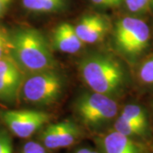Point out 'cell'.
<instances>
[{"label": "cell", "instance_id": "1", "mask_svg": "<svg viewBox=\"0 0 153 153\" xmlns=\"http://www.w3.org/2000/svg\"><path fill=\"white\" fill-rule=\"evenodd\" d=\"M11 56L29 73L53 70L56 61L44 35L37 29L22 27L10 34Z\"/></svg>", "mask_w": 153, "mask_h": 153}, {"label": "cell", "instance_id": "2", "mask_svg": "<svg viewBox=\"0 0 153 153\" xmlns=\"http://www.w3.org/2000/svg\"><path fill=\"white\" fill-rule=\"evenodd\" d=\"M83 81L92 91L111 96L124 83L125 75L117 60L105 54H91L79 64Z\"/></svg>", "mask_w": 153, "mask_h": 153}, {"label": "cell", "instance_id": "3", "mask_svg": "<svg viewBox=\"0 0 153 153\" xmlns=\"http://www.w3.org/2000/svg\"><path fill=\"white\" fill-rule=\"evenodd\" d=\"M64 88L63 77L55 69L31 72L22 81V98L37 105H49L60 98Z\"/></svg>", "mask_w": 153, "mask_h": 153}, {"label": "cell", "instance_id": "4", "mask_svg": "<svg viewBox=\"0 0 153 153\" xmlns=\"http://www.w3.org/2000/svg\"><path fill=\"white\" fill-rule=\"evenodd\" d=\"M75 111L83 124L99 128L117 116V104L111 96L93 91L83 93L77 98Z\"/></svg>", "mask_w": 153, "mask_h": 153}, {"label": "cell", "instance_id": "5", "mask_svg": "<svg viewBox=\"0 0 153 153\" xmlns=\"http://www.w3.org/2000/svg\"><path fill=\"white\" fill-rule=\"evenodd\" d=\"M150 40V28L141 19L124 17L116 23L115 45L122 54L134 57L147 48Z\"/></svg>", "mask_w": 153, "mask_h": 153}, {"label": "cell", "instance_id": "6", "mask_svg": "<svg viewBox=\"0 0 153 153\" xmlns=\"http://www.w3.org/2000/svg\"><path fill=\"white\" fill-rule=\"evenodd\" d=\"M0 117L11 133L25 139L47 124L51 115L37 110H6L0 112Z\"/></svg>", "mask_w": 153, "mask_h": 153}, {"label": "cell", "instance_id": "7", "mask_svg": "<svg viewBox=\"0 0 153 153\" xmlns=\"http://www.w3.org/2000/svg\"><path fill=\"white\" fill-rule=\"evenodd\" d=\"M81 131L75 123L65 120L47 125L40 133L39 139L48 150L71 146L78 140Z\"/></svg>", "mask_w": 153, "mask_h": 153}, {"label": "cell", "instance_id": "8", "mask_svg": "<svg viewBox=\"0 0 153 153\" xmlns=\"http://www.w3.org/2000/svg\"><path fill=\"white\" fill-rule=\"evenodd\" d=\"M75 30L83 44H93L100 42L109 30V24L99 15H88L77 23Z\"/></svg>", "mask_w": 153, "mask_h": 153}, {"label": "cell", "instance_id": "9", "mask_svg": "<svg viewBox=\"0 0 153 153\" xmlns=\"http://www.w3.org/2000/svg\"><path fill=\"white\" fill-rule=\"evenodd\" d=\"M83 43L77 36L75 27L62 23L55 27L53 33V46L62 53L74 54L82 49Z\"/></svg>", "mask_w": 153, "mask_h": 153}, {"label": "cell", "instance_id": "10", "mask_svg": "<svg viewBox=\"0 0 153 153\" xmlns=\"http://www.w3.org/2000/svg\"><path fill=\"white\" fill-rule=\"evenodd\" d=\"M101 148L103 153H144L138 143L116 130L101 139Z\"/></svg>", "mask_w": 153, "mask_h": 153}, {"label": "cell", "instance_id": "11", "mask_svg": "<svg viewBox=\"0 0 153 153\" xmlns=\"http://www.w3.org/2000/svg\"><path fill=\"white\" fill-rule=\"evenodd\" d=\"M22 82V74L5 76L0 75V99L4 101H12L20 90Z\"/></svg>", "mask_w": 153, "mask_h": 153}, {"label": "cell", "instance_id": "12", "mask_svg": "<svg viewBox=\"0 0 153 153\" xmlns=\"http://www.w3.org/2000/svg\"><path fill=\"white\" fill-rule=\"evenodd\" d=\"M23 7L38 13L58 12L65 8L66 0H22Z\"/></svg>", "mask_w": 153, "mask_h": 153}, {"label": "cell", "instance_id": "13", "mask_svg": "<svg viewBox=\"0 0 153 153\" xmlns=\"http://www.w3.org/2000/svg\"><path fill=\"white\" fill-rule=\"evenodd\" d=\"M114 128L116 131L130 138L134 136H141L147 132L146 128L128 120L122 116H119L115 122Z\"/></svg>", "mask_w": 153, "mask_h": 153}, {"label": "cell", "instance_id": "14", "mask_svg": "<svg viewBox=\"0 0 153 153\" xmlns=\"http://www.w3.org/2000/svg\"><path fill=\"white\" fill-rule=\"evenodd\" d=\"M120 116L139 125L143 126L146 128H148L146 113L142 107L138 105L130 104L125 105Z\"/></svg>", "mask_w": 153, "mask_h": 153}, {"label": "cell", "instance_id": "15", "mask_svg": "<svg viewBox=\"0 0 153 153\" xmlns=\"http://www.w3.org/2000/svg\"><path fill=\"white\" fill-rule=\"evenodd\" d=\"M139 76L143 82L153 84V56L146 60L140 66Z\"/></svg>", "mask_w": 153, "mask_h": 153}, {"label": "cell", "instance_id": "16", "mask_svg": "<svg viewBox=\"0 0 153 153\" xmlns=\"http://www.w3.org/2000/svg\"><path fill=\"white\" fill-rule=\"evenodd\" d=\"M152 0H124L128 10L134 14H140L147 10Z\"/></svg>", "mask_w": 153, "mask_h": 153}, {"label": "cell", "instance_id": "17", "mask_svg": "<svg viewBox=\"0 0 153 153\" xmlns=\"http://www.w3.org/2000/svg\"><path fill=\"white\" fill-rule=\"evenodd\" d=\"M11 55V42L10 34L0 27V59Z\"/></svg>", "mask_w": 153, "mask_h": 153}, {"label": "cell", "instance_id": "18", "mask_svg": "<svg viewBox=\"0 0 153 153\" xmlns=\"http://www.w3.org/2000/svg\"><path fill=\"white\" fill-rule=\"evenodd\" d=\"M43 144L36 141H28L22 147L21 153H49Z\"/></svg>", "mask_w": 153, "mask_h": 153}, {"label": "cell", "instance_id": "19", "mask_svg": "<svg viewBox=\"0 0 153 153\" xmlns=\"http://www.w3.org/2000/svg\"><path fill=\"white\" fill-rule=\"evenodd\" d=\"M0 153H13L10 138L4 130H0Z\"/></svg>", "mask_w": 153, "mask_h": 153}, {"label": "cell", "instance_id": "20", "mask_svg": "<svg viewBox=\"0 0 153 153\" xmlns=\"http://www.w3.org/2000/svg\"><path fill=\"white\" fill-rule=\"evenodd\" d=\"M91 2L96 5L103 7H114L122 3L121 0H91Z\"/></svg>", "mask_w": 153, "mask_h": 153}, {"label": "cell", "instance_id": "21", "mask_svg": "<svg viewBox=\"0 0 153 153\" xmlns=\"http://www.w3.org/2000/svg\"><path fill=\"white\" fill-rule=\"evenodd\" d=\"M91 149H88V148H81L79 150H77L76 153H91Z\"/></svg>", "mask_w": 153, "mask_h": 153}, {"label": "cell", "instance_id": "22", "mask_svg": "<svg viewBox=\"0 0 153 153\" xmlns=\"http://www.w3.org/2000/svg\"><path fill=\"white\" fill-rule=\"evenodd\" d=\"M6 4H4L3 1H1L0 0V15L2 14V12H3V10H4V6H5Z\"/></svg>", "mask_w": 153, "mask_h": 153}, {"label": "cell", "instance_id": "23", "mask_svg": "<svg viewBox=\"0 0 153 153\" xmlns=\"http://www.w3.org/2000/svg\"><path fill=\"white\" fill-rule=\"evenodd\" d=\"M1 1H3V2L5 3V4H8V3L10 2V0H1Z\"/></svg>", "mask_w": 153, "mask_h": 153}, {"label": "cell", "instance_id": "24", "mask_svg": "<svg viewBox=\"0 0 153 153\" xmlns=\"http://www.w3.org/2000/svg\"><path fill=\"white\" fill-rule=\"evenodd\" d=\"M151 4L153 6V0H152V1H151Z\"/></svg>", "mask_w": 153, "mask_h": 153}, {"label": "cell", "instance_id": "25", "mask_svg": "<svg viewBox=\"0 0 153 153\" xmlns=\"http://www.w3.org/2000/svg\"><path fill=\"white\" fill-rule=\"evenodd\" d=\"M121 1H123V0H121Z\"/></svg>", "mask_w": 153, "mask_h": 153}]
</instances>
